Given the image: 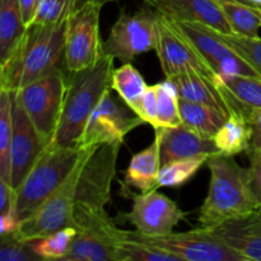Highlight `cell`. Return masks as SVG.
Returning a JSON list of instances; mask_svg holds the SVG:
<instances>
[{
	"label": "cell",
	"instance_id": "1",
	"mask_svg": "<svg viewBox=\"0 0 261 261\" xmlns=\"http://www.w3.org/2000/svg\"><path fill=\"white\" fill-rule=\"evenodd\" d=\"M68 18L54 24H31L27 28L12 56L0 65V89L17 92L58 69L66 68Z\"/></svg>",
	"mask_w": 261,
	"mask_h": 261
},
{
	"label": "cell",
	"instance_id": "2",
	"mask_svg": "<svg viewBox=\"0 0 261 261\" xmlns=\"http://www.w3.org/2000/svg\"><path fill=\"white\" fill-rule=\"evenodd\" d=\"M211 171L208 195L199 212L200 227L212 228L233 218L249 216L261 206L251 190L249 171L233 155L218 153L209 157Z\"/></svg>",
	"mask_w": 261,
	"mask_h": 261
},
{
	"label": "cell",
	"instance_id": "3",
	"mask_svg": "<svg viewBox=\"0 0 261 261\" xmlns=\"http://www.w3.org/2000/svg\"><path fill=\"white\" fill-rule=\"evenodd\" d=\"M114 61V58L103 54L93 65L83 70L69 71L68 87L54 143L78 147L89 116L105 94L112 89Z\"/></svg>",
	"mask_w": 261,
	"mask_h": 261
},
{
	"label": "cell",
	"instance_id": "4",
	"mask_svg": "<svg viewBox=\"0 0 261 261\" xmlns=\"http://www.w3.org/2000/svg\"><path fill=\"white\" fill-rule=\"evenodd\" d=\"M86 147H66L50 142L17 189L15 213L22 222L33 213L75 168Z\"/></svg>",
	"mask_w": 261,
	"mask_h": 261
},
{
	"label": "cell",
	"instance_id": "5",
	"mask_svg": "<svg viewBox=\"0 0 261 261\" xmlns=\"http://www.w3.org/2000/svg\"><path fill=\"white\" fill-rule=\"evenodd\" d=\"M122 142L94 145L82 167L74 203V227L78 228L93 216L106 212L111 200L112 181Z\"/></svg>",
	"mask_w": 261,
	"mask_h": 261
},
{
	"label": "cell",
	"instance_id": "6",
	"mask_svg": "<svg viewBox=\"0 0 261 261\" xmlns=\"http://www.w3.org/2000/svg\"><path fill=\"white\" fill-rule=\"evenodd\" d=\"M92 148L93 147H86L81 161L66 180L31 216L20 222L15 232L19 239L32 242L66 227H74L76 184Z\"/></svg>",
	"mask_w": 261,
	"mask_h": 261
},
{
	"label": "cell",
	"instance_id": "7",
	"mask_svg": "<svg viewBox=\"0 0 261 261\" xmlns=\"http://www.w3.org/2000/svg\"><path fill=\"white\" fill-rule=\"evenodd\" d=\"M68 74L66 68L58 69L15 92L38 134L47 144L53 142L58 129L68 87Z\"/></svg>",
	"mask_w": 261,
	"mask_h": 261
},
{
	"label": "cell",
	"instance_id": "8",
	"mask_svg": "<svg viewBox=\"0 0 261 261\" xmlns=\"http://www.w3.org/2000/svg\"><path fill=\"white\" fill-rule=\"evenodd\" d=\"M158 12L147 4L134 14L122 12L102 42V53L122 63H132L137 56L154 50L157 42Z\"/></svg>",
	"mask_w": 261,
	"mask_h": 261
},
{
	"label": "cell",
	"instance_id": "9",
	"mask_svg": "<svg viewBox=\"0 0 261 261\" xmlns=\"http://www.w3.org/2000/svg\"><path fill=\"white\" fill-rule=\"evenodd\" d=\"M103 5L83 2L68 18L65 38V66L79 71L93 65L103 55L99 36V15Z\"/></svg>",
	"mask_w": 261,
	"mask_h": 261
},
{
	"label": "cell",
	"instance_id": "10",
	"mask_svg": "<svg viewBox=\"0 0 261 261\" xmlns=\"http://www.w3.org/2000/svg\"><path fill=\"white\" fill-rule=\"evenodd\" d=\"M134 239L170 252L178 261H246L245 257L224 244L211 228L200 227L182 233L149 237L138 231H129Z\"/></svg>",
	"mask_w": 261,
	"mask_h": 261
},
{
	"label": "cell",
	"instance_id": "11",
	"mask_svg": "<svg viewBox=\"0 0 261 261\" xmlns=\"http://www.w3.org/2000/svg\"><path fill=\"white\" fill-rule=\"evenodd\" d=\"M110 89L87 121L78 147H94L103 143L124 142V138L144 120Z\"/></svg>",
	"mask_w": 261,
	"mask_h": 261
},
{
	"label": "cell",
	"instance_id": "12",
	"mask_svg": "<svg viewBox=\"0 0 261 261\" xmlns=\"http://www.w3.org/2000/svg\"><path fill=\"white\" fill-rule=\"evenodd\" d=\"M167 19L173 28L191 43L209 68L218 76L245 75L261 79L259 74L236 51L232 50L216 35L213 28L200 23L180 22L171 18Z\"/></svg>",
	"mask_w": 261,
	"mask_h": 261
},
{
	"label": "cell",
	"instance_id": "13",
	"mask_svg": "<svg viewBox=\"0 0 261 261\" xmlns=\"http://www.w3.org/2000/svg\"><path fill=\"white\" fill-rule=\"evenodd\" d=\"M154 51L157 53L166 79L189 71L203 74L214 81L218 79V75L209 68L191 43L185 40L161 13H158L157 18V42Z\"/></svg>",
	"mask_w": 261,
	"mask_h": 261
},
{
	"label": "cell",
	"instance_id": "14",
	"mask_svg": "<svg viewBox=\"0 0 261 261\" xmlns=\"http://www.w3.org/2000/svg\"><path fill=\"white\" fill-rule=\"evenodd\" d=\"M133 206L125 218L139 233L149 237L166 236L185 218V213L165 194L157 190L134 194Z\"/></svg>",
	"mask_w": 261,
	"mask_h": 261
},
{
	"label": "cell",
	"instance_id": "15",
	"mask_svg": "<svg viewBox=\"0 0 261 261\" xmlns=\"http://www.w3.org/2000/svg\"><path fill=\"white\" fill-rule=\"evenodd\" d=\"M124 236V229L115 224L107 212L89 218L78 227L73 245L64 260L117 261L116 245Z\"/></svg>",
	"mask_w": 261,
	"mask_h": 261
},
{
	"label": "cell",
	"instance_id": "16",
	"mask_svg": "<svg viewBox=\"0 0 261 261\" xmlns=\"http://www.w3.org/2000/svg\"><path fill=\"white\" fill-rule=\"evenodd\" d=\"M13 93V135L10 144V185L17 190L47 143L28 117L19 97Z\"/></svg>",
	"mask_w": 261,
	"mask_h": 261
},
{
	"label": "cell",
	"instance_id": "17",
	"mask_svg": "<svg viewBox=\"0 0 261 261\" xmlns=\"http://www.w3.org/2000/svg\"><path fill=\"white\" fill-rule=\"evenodd\" d=\"M158 13L180 22L208 25L217 32L233 33L221 5L213 0H144Z\"/></svg>",
	"mask_w": 261,
	"mask_h": 261
},
{
	"label": "cell",
	"instance_id": "18",
	"mask_svg": "<svg viewBox=\"0 0 261 261\" xmlns=\"http://www.w3.org/2000/svg\"><path fill=\"white\" fill-rule=\"evenodd\" d=\"M155 135L160 138L161 166L199 154L213 155L221 153L213 138L203 137L185 124L171 127H157Z\"/></svg>",
	"mask_w": 261,
	"mask_h": 261
},
{
	"label": "cell",
	"instance_id": "19",
	"mask_svg": "<svg viewBox=\"0 0 261 261\" xmlns=\"http://www.w3.org/2000/svg\"><path fill=\"white\" fill-rule=\"evenodd\" d=\"M168 81L172 82L175 86L180 99L214 107L226 116L237 111L236 106L229 98L228 93L221 87L218 79L214 81L203 74L189 71L170 78Z\"/></svg>",
	"mask_w": 261,
	"mask_h": 261
},
{
	"label": "cell",
	"instance_id": "20",
	"mask_svg": "<svg viewBox=\"0 0 261 261\" xmlns=\"http://www.w3.org/2000/svg\"><path fill=\"white\" fill-rule=\"evenodd\" d=\"M211 229L245 260L261 261V209L217 224Z\"/></svg>",
	"mask_w": 261,
	"mask_h": 261
},
{
	"label": "cell",
	"instance_id": "21",
	"mask_svg": "<svg viewBox=\"0 0 261 261\" xmlns=\"http://www.w3.org/2000/svg\"><path fill=\"white\" fill-rule=\"evenodd\" d=\"M161 171L160 138L155 135L154 142L142 152L137 153L130 160L125 171V182L139 189L142 193L157 190L158 176Z\"/></svg>",
	"mask_w": 261,
	"mask_h": 261
},
{
	"label": "cell",
	"instance_id": "22",
	"mask_svg": "<svg viewBox=\"0 0 261 261\" xmlns=\"http://www.w3.org/2000/svg\"><path fill=\"white\" fill-rule=\"evenodd\" d=\"M252 132L246 115L239 106L237 111H233L223 126L214 135V143L222 154L236 155L242 152H247L251 148Z\"/></svg>",
	"mask_w": 261,
	"mask_h": 261
},
{
	"label": "cell",
	"instance_id": "23",
	"mask_svg": "<svg viewBox=\"0 0 261 261\" xmlns=\"http://www.w3.org/2000/svg\"><path fill=\"white\" fill-rule=\"evenodd\" d=\"M24 24L18 0H0V65L12 56L22 41Z\"/></svg>",
	"mask_w": 261,
	"mask_h": 261
},
{
	"label": "cell",
	"instance_id": "24",
	"mask_svg": "<svg viewBox=\"0 0 261 261\" xmlns=\"http://www.w3.org/2000/svg\"><path fill=\"white\" fill-rule=\"evenodd\" d=\"M178 105H180L182 124L205 138H214L228 117L219 110L206 105L185 101V99H180Z\"/></svg>",
	"mask_w": 261,
	"mask_h": 261
},
{
	"label": "cell",
	"instance_id": "25",
	"mask_svg": "<svg viewBox=\"0 0 261 261\" xmlns=\"http://www.w3.org/2000/svg\"><path fill=\"white\" fill-rule=\"evenodd\" d=\"M147 82L133 64L124 63L112 73V89L139 115L140 102L148 88Z\"/></svg>",
	"mask_w": 261,
	"mask_h": 261
},
{
	"label": "cell",
	"instance_id": "26",
	"mask_svg": "<svg viewBox=\"0 0 261 261\" xmlns=\"http://www.w3.org/2000/svg\"><path fill=\"white\" fill-rule=\"evenodd\" d=\"M219 84L240 106L261 109V79L245 75L219 76Z\"/></svg>",
	"mask_w": 261,
	"mask_h": 261
},
{
	"label": "cell",
	"instance_id": "27",
	"mask_svg": "<svg viewBox=\"0 0 261 261\" xmlns=\"http://www.w3.org/2000/svg\"><path fill=\"white\" fill-rule=\"evenodd\" d=\"M13 135V93L0 89V178L10 184V144Z\"/></svg>",
	"mask_w": 261,
	"mask_h": 261
},
{
	"label": "cell",
	"instance_id": "28",
	"mask_svg": "<svg viewBox=\"0 0 261 261\" xmlns=\"http://www.w3.org/2000/svg\"><path fill=\"white\" fill-rule=\"evenodd\" d=\"M117 261H178L170 252L161 250L153 245L134 239L129 231H124V236L116 245Z\"/></svg>",
	"mask_w": 261,
	"mask_h": 261
},
{
	"label": "cell",
	"instance_id": "29",
	"mask_svg": "<svg viewBox=\"0 0 261 261\" xmlns=\"http://www.w3.org/2000/svg\"><path fill=\"white\" fill-rule=\"evenodd\" d=\"M209 157H211L209 154H199L195 157L173 161L167 165L161 166L158 186L160 188H176V186L188 182L200 170L201 166L208 162Z\"/></svg>",
	"mask_w": 261,
	"mask_h": 261
},
{
	"label": "cell",
	"instance_id": "30",
	"mask_svg": "<svg viewBox=\"0 0 261 261\" xmlns=\"http://www.w3.org/2000/svg\"><path fill=\"white\" fill-rule=\"evenodd\" d=\"M157 91L158 99V112H157V127H171L178 126L182 124L180 112V105H178V94L176 92L175 86L172 82L166 79L165 82L154 84Z\"/></svg>",
	"mask_w": 261,
	"mask_h": 261
},
{
	"label": "cell",
	"instance_id": "31",
	"mask_svg": "<svg viewBox=\"0 0 261 261\" xmlns=\"http://www.w3.org/2000/svg\"><path fill=\"white\" fill-rule=\"evenodd\" d=\"M76 232L78 229L75 227H66L48 236L32 241L31 245L33 251L42 260H64L73 245Z\"/></svg>",
	"mask_w": 261,
	"mask_h": 261
},
{
	"label": "cell",
	"instance_id": "32",
	"mask_svg": "<svg viewBox=\"0 0 261 261\" xmlns=\"http://www.w3.org/2000/svg\"><path fill=\"white\" fill-rule=\"evenodd\" d=\"M222 41L236 51L255 71L261 76V38L245 37L236 33H222L214 31Z\"/></svg>",
	"mask_w": 261,
	"mask_h": 261
},
{
	"label": "cell",
	"instance_id": "33",
	"mask_svg": "<svg viewBox=\"0 0 261 261\" xmlns=\"http://www.w3.org/2000/svg\"><path fill=\"white\" fill-rule=\"evenodd\" d=\"M83 0H38L32 24H54L66 19Z\"/></svg>",
	"mask_w": 261,
	"mask_h": 261
},
{
	"label": "cell",
	"instance_id": "34",
	"mask_svg": "<svg viewBox=\"0 0 261 261\" xmlns=\"http://www.w3.org/2000/svg\"><path fill=\"white\" fill-rule=\"evenodd\" d=\"M42 260L35 251L31 242L19 239L15 233L2 237L0 261H33Z\"/></svg>",
	"mask_w": 261,
	"mask_h": 261
},
{
	"label": "cell",
	"instance_id": "35",
	"mask_svg": "<svg viewBox=\"0 0 261 261\" xmlns=\"http://www.w3.org/2000/svg\"><path fill=\"white\" fill-rule=\"evenodd\" d=\"M246 153L250 158V166L247 168L250 186L261 206V149L250 148Z\"/></svg>",
	"mask_w": 261,
	"mask_h": 261
},
{
	"label": "cell",
	"instance_id": "36",
	"mask_svg": "<svg viewBox=\"0 0 261 261\" xmlns=\"http://www.w3.org/2000/svg\"><path fill=\"white\" fill-rule=\"evenodd\" d=\"M157 112H158V99L157 91L154 86H149L143 96L142 102H140L139 116L144 120L145 122L155 127L157 125Z\"/></svg>",
	"mask_w": 261,
	"mask_h": 261
},
{
	"label": "cell",
	"instance_id": "37",
	"mask_svg": "<svg viewBox=\"0 0 261 261\" xmlns=\"http://www.w3.org/2000/svg\"><path fill=\"white\" fill-rule=\"evenodd\" d=\"M240 107L242 109L244 114L246 115L247 120L250 122V126H251V148L261 149V109H247V107L244 106Z\"/></svg>",
	"mask_w": 261,
	"mask_h": 261
},
{
	"label": "cell",
	"instance_id": "38",
	"mask_svg": "<svg viewBox=\"0 0 261 261\" xmlns=\"http://www.w3.org/2000/svg\"><path fill=\"white\" fill-rule=\"evenodd\" d=\"M17 191L8 181L0 178V214L15 211Z\"/></svg>",
	"mask_w": 261,
	"mask_h": 261
},
{
	"label": "cell",
	"instance_id": "39",
	"mask_svg": "<svg viewBox=\"0 0 261 261\" xmlns=\"http://www.w3.org/2000/svg\"><path fill=\"white\" fill-rule=\"evenodd\" d=\"M20 221L15 211H9L7 213L0 214V236L15 233L19 227Z\"/></svg>",
	"mask_w": 261,
	"mask_h": 261
},
{
	"label": "cell",
	"instance_id": "40",
	"mask_svg": "<svg viewBox=\"0 0 261 261\" xmlns=\"http://www.w3.org/2000/svg\"><path fill=\"white\" fill-rule=\"evenodd\" d=\"M18 2H19L23 22L27 27H30L33 23V19H35L36 7H37L38 0H18Z\"/></svg>",
	"mask_w": 261,
	"mask_h": 261
},
{
	"label": "cell",
	"instance_id": "41",
	"mask_svg": "<svg viewBox=\"0 0 261 261\" xmlns=\"http://www.w3.org/2000/svg\"><path fill=\"white\" fill-rule=\"evenodd\" d=\"M216 2L217 4H222V3H227V2H234V3H242V4H247V5H254V7H257V5L252 4L250 0H213Z\"/></svg>",
	"mask_w": 261,
	"mask_h": 261
},
{
	"label": "cell",
	"instance_id": "42",
	"mask_svg": "<svg viewBox=\"0 0 261 261\" xmlns=\"http://www.w3.org/2000/svg\"><path fill=\"white\" fill-rule=\"evenodd\" d=\"M86 2H92V3H97V4L105 5V4H109V3H116L119 2V0H86Z\"/></svg>",
	"mask_w": 261,
	"mask_h": 261
},
{
	"label": "cell",
	"instance_id": "43",
	"mask_svg": "<svg viewBox=\"0 0 261 261\" xmlns=\"http://www.w3.org/2000/svg\"><path fill=\"white\" fill-rule=\"evenodd\" d=\"M250 2H251L252 4L257 5V7H261V0H250Z\"/></svg>",
	"mask_w": 261,
	"mask_h": 261
}]
</instances>
